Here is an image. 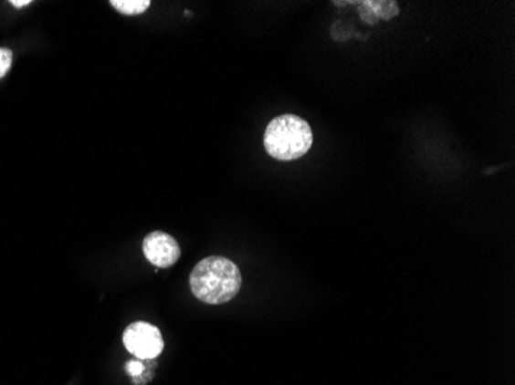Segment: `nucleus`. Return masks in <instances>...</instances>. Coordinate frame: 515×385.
I'll list each match as a JSON object with an SVG mask.
<instances>
[{
  "label": "nucleus",
  "instance_id": "obj_4",
  "mask_svg": "<svg viewBox=\"0 0 515 385\" xmlns=\"http://www.w3.org/2000/svg\"><path fill=\"white\" fill-rule=\"evenodd\" d=\"M144 255L154 267L169 268L181 257L178 241L167 233L153 232L144 239Z\"/></svg>",
  "mask_w": 515,
  "mask_h": 385
},
{
  "label": "nucleus",
  "instance_id": "obj_7",
  "mask_svg": "<svg viewBox=\"0 0 515 385\" xmlns=\"http://www.w3.org/2000/svg\"><path fill=\"white\" fill-rule=\"evenodd\" d=\"M13 53L8 48H0V79L10 71Z\"/></svg>",
  "mask_w": 515,
  "mask_h": 385
},
{
  "label": "nucleus",
  "instance_id": "obj_9",
  "mask_svg": "<svg viewBox=\"0 0 515 385\" xmlns=\"http://www.w3.org/2000/svg\"><path fill=\"white\" fill-rule=\"evenodd\" d=\"M30 4V0H11V5L16 6V8H24Z\"/></svg>",
  "mask_w": 515,
  "mask_h": 385
},
{
  "label": "nucleus",
  "instance_id": "obj_2",
  "mask_svg": "<svg viewBox=\"0 0 515 385\" xmlns=\"http://www.w3.org/2000/svg\"><path fill=\"white\" fill-rule=\"evenodd\" d=\"M310 125L295 114H283L272 119L264 133V149L278 161H297L312 149Z\"/></svg>",
  "mask_w": 515,
  "mask_h": 385
},
{
  "label": "nucleus",
  "instance_id": "obj_3",
  "mask_svg": "<svg viewBox=\"0 0 515 385\" xmlns=\"http://www.w3.org/2000/svg\"><path fill=\"white\" fill-rule=\"evenodd\" d=\"M124 346L139 359H154L163 350V339L158 327L147 322H133L125 330Z\"/></svg>",
  "mask_w": 515,
  "mask_h": 385
},
{
  "label": "nucleus",
  "instance_id": "obj_8",
  "mask_svg": "<svg viewBox=\"0 0 515 385\" xmlns=\"http://www.w3.org/2000/svg\"><path fill=\"white\" fill-rule=\"evenodd\" d=\"M144 370V366H142V362H136V360H130L129 364H127V371H129L130 375L134 376V378H138L141 373Z\"/></svg>",
  "mask_w": 515,
  "mask_h": 385
},
{
  "label": "nucleus",
  "instance_id": "obj_6",
  "mask_svg": "<svg viewBox=\"0 0 515 385\" xmlns=\"http://www.w3.org/2000/svg\"><path fill=\"white\" fill-rule=\"evenodd\" d=\"M363 5L366 6L367 10H371L372 15L375 16L377 20L392 19L400 11L395 2H363Z\"/></svg>",
  "mask_w": 515,
  "mask_h": 385
},
{
  "label": "nucleus",
  "instance_id": "obj_5",
  "mask_svg": "<svg viewBox=\"0 0 515 385\" xmlns=\"http://www.w3.org/2000/svg\"><path fill=\"white\" fill-rule=\"evenodd\" d=\"M111 5L122 15L138 16L149 10L152 4L150 0H113Z\"/></svg>",
  "mask_w": 515,
  "mask_h": 385
},
{
  "label": "nucleus",
  "instance_id": "obj_1",
  "mask_svg": "<svg viewBox=\"0 0 515 385\" xmlns=\"http://www.w3.org/2000/svg\"><path fill=\"white\" fill-rule=\"evenodd\" d=\"M241 286V272L227 257H205L196 264L190 275V288L194 297L210 306L232 301Z\"/></svg>",
  "mask_w": 515,
  "mask_h": 385
}]
</instances>
